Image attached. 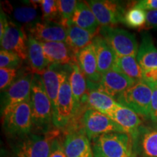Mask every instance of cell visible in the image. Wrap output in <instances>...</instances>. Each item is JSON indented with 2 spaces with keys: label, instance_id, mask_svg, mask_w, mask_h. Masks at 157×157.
Segmentation results:
<instances>
[{
  "label": "cell",
  "instance_id": "33",
  "mask_svg": "<svg viewBox=\"0 0 157 157\" xmlns=\"http://www.w3.org/2000/svg\"><path fill=\"white\" fill-rule=\"evenodd\" d=\"M18 76L16 68H0V90L4 92L14 82Z\"/></svg>",
  "mask_w": 157,
  "mask_h": 157
},
{
  "label": "cell",
  "instance_id": "38",
  "mask_svg": "<svg viewBox=\"0 0 157 157\" xmlns=\"http://www.w3.org/2000/svg\"><path fill=\"white\" fill-rule=\"evenodd\" d=\"M9 25V21L5 12L1 9V15H0V39L2 38L6 30Z\"/></svg>",
  "mask_w": 157,
  "mask_h": 157
},
{
  "label": "cell",
  "instance_id": "10",
  "mask_svg": "<svg viewBox=\"0 0 157 157\" xmlns=\"http://www.w3.org/2000/svg\"><path fill=\"white\" fill-rule=\"evenodd\" d=\"M100 26H113L123 23L127 10L119 2L109 0H90L87 2Z\"/></svg>",
  "mask_w": 157,
  "mask_h": 157
},
{
  "label": "cell",
  "instance_id": "8",
  "mask_svg": "<svg viewBox=\"0 0 157 157\" xmlns=\"http://www.w3.org/2000/svg\"><path fill=\"white\" fill-rule=\"evenodd\" d=\"M2 119L4 129L10 136L21 137L30 134L33 129L30 100L19 104Z\"/></svg>",
  "mask_w": 157,
  "mask_h": 157
},
{
  "label": "cell",
  "instance_id": "13",
  "mask_svg": "<svg viewBox=\"0 0 157 157\" xmlns=\"http://www.w3.org/2000/svg\"><path fill=\"white\" fill-rule=\"evenodd\" d=\"M84 129H72L63 140L66 157H94L92 144Z\"/></svg>",
  "mask_w": 157,
  "mask_h": 157
},
{
  "label": "cell",
  "instance_id": "11",
  "mask_svg": "<svg viewBox=\"0 0 157 157\" xmlns=\"http://www.w3.org/2000/svg\"><path fill=\"white\" fill-rule=\"evenodd\" d=\"M1 41L2 50L16 54L22 60L28 59V35L25 28L12 20Z\"/></svg>",
  "mask_w": 157,
  "mask_h": 157
},
{
  "label": "cell",
  "instance_id": "21",
  "mask_svg": "<svg viewBox=\"0 0 157 157\" xmlns=\"http://www.w3.org/2000/svg\"><path fill=\"white\" fill-rule=\"evenodd\" d=\"M27 5L17 6L15 7H11L10 12L12 13L14 22L22 25L27 29L32 27L41 20V15L39 11V0L29 1Z\"/></svg>",
  "mask_w": 157,
  "mask_h": 157
},
{
  "label": "cell",
  "instance_id": "12",
  "mask_svg": "<svg viewBox=\"0 0 157 157\" xmlns=\"http://www.w3.org/2000/svg\"><path fill=\"white\" fill-rule=\"evenodd\" d=\"M135 82L124 74L111 70L102 74L101 81L97 83V89L110 97L117 98Z\"/></svg>",
  "mask_w": 157,
  "mask_h": 157
},
{
  "label": "cell",
  "instance_id": "4",
  "mask_svg": "<svg viewBox=\"0 0 157 157\" xmlns=\"http://www.w3.org/2000/svg\"><path fill=\"white\" fill-rule=\"evenodd\" d=\"M60 137L58 129L19 137L13 147L17 157H49L53 141Z\"/></svg>",
  "mask_w": 157,
  "mask_h": 157
},
{
  "label": "cell",
  "instance_id": "15",
  "mask_svg": "<svg viewBox=\"0 0 157 157\" xmlns=\"http://www.w3.org/2000/svg\"><path fill=\"white\" fill-rule=\"evenodd\" d=\"M87 92L83 98L82 105L87 104L89 109H93L108 115L119 105L116 100L97 89V83L87 79Z\"/></svg>",
  "mask_w": 157,
  "mask_h": 157
},
{
  "label": "cell",
  "instance_id": "36",
  "mask_svg": "<svg viewBox=\"0 0 157 157\" xmlns=\"http://www.w3.org/2000/svg\"><path fill=\"white\" fill-rule=\"evenodd\" d=\"M151 104V119L157 124V85L152 87Z\"/></svg>",
  "mask_w": 157,
  "mask_h": 157
},
{
  "label": "cell",
  "instance_id": "19",
  "mask_svg": "<svg viewBox=\"0 0 157 157\" xmlns=\"http://www.w3.org/2000/svg\"><path fill=\"white\" fill-rule=\"evenodd\" d=\"M92 44L95 49L100 74L102 75L109 71L113 70L117 56L106 40L100 34H97L94 37Z\"/></svg>",
  "mask_w": 157,
  "mask_h": 157
},
{
  "label": "cell",
  "instance_id": "1",
  "mask_svg": "<svg viewBox=\"0 0 157 157\" xmlns=\"http://www.w3.org/2000/svg\"><path fill=\"white\" fill-rule=\"evenodd\" d=\"M30 104L32 113L33 129L39 133L51 130L53 124V110L51 101L45 90L42 76L34 74L31 84Z\"/></svg>",
  "mask_w": 157,
  "mask_h": 157
},
{
  "label": "cell",
  "instance_id": "22",
  "mask_svg": "<svg viewBox=\"0 0 157 157\" xmlns=\"http://www.w3.org/2000/svg\"><path fill=\"white\" fill-rule=\"evenodd\" d=\"M28 61L29 70L34 74L42 75L50 63L44 56L40 42L28 34Z\"/></svg>",
  "mask_w": 157,
  "mask_h": 157
},
{
  "label": "cell",
  "instance_id": "18",
  "mask_svg": "<svg viewBox=\"0 0 157 157\" xmlns=\"http://www.w3.org/2000/svg\"><path fill=\"white\" fill-rule=\"evenodd\" d=\"M39 42L42 45L45 57L50 64L64 66L77 63L76 56L65 42Z\"/></svg>",
  "mask_w": 157,
  "mask_h": 157
},
{
  "label": "cell",
  "instance_id": "7",
  "mask_svg": "<svg viewBox=\"0 0 157 157\" xmlns=\"http://www.w3.org/2000/svg\"><path fill=\"white\" fill-rule=\"evenodd\" d=\"M98 34L106 40L117 57H137L139 47L134 34L113 26L100 27Z\"/></svg>",
  "mask_w": 157,
  "mask_h": 157
},
{
  "label": "cell",
  "instance_id": "16",
  "mask_svg": "<svg viewBox=\"0 0 157 157\" xmlns=\"http://www.w3.org/2000/svg\"><path fill=\"white\" fill-rule=\"evenodd\" d=\"M107 116L119 125L124 133L130 135L132 139L138 136L142 121L139 115L132 110L119 104Z\"/></svg>",
  "mask_w": 157,
  "mask_h": 157
},
{
  "label": "cell",
  "instance_id": "20",
  "mask_svg": "<svg viewBox=\"0 0 157 157\" xmlns=\"http://www.w3.org/2000/svg\"><path fill=\"white\" fill-rule=\"evenodd\" d=\"M76 58L78 65L87 79L95 83L100 82L102 75L98 71L97 58L93 44L79 51Z\"/></svg>",
  "mask_w": 157,
  "mask_h": 157
},
{
  "label": "cell",
  "instance_id": "32",
  "mask_svg": "<svg viewBox=\"0 0 157 157\" xmlns=\"http://www.w3.org/2000/svg\"><path fill=\"white\" fill-rule=\"evenodd\" d=\"M21 63H22V60L16 54L1 49V51H0V67L17 69L21 66Z\"/></svg>",
  "mask_w": 157,
  "mask_h": 157
},
{
  "label": "cell",
  "instance_id": "2",
  "mask_svg": "<svg viewBox=\"0 0 157 157\" xmlns=\"http://www.w3.org/2000/svg\"><path fill=\"white\" fill-rule=\"evenodd\" d=\"M94 157H135L132 138L126 133L104 134L92 140Z\"/></svg>",
  "mask_w": 157,
  "mask_h": 157
},
{
  "label": "cell",
  "instance_id": "34",
  "mask_svg": "<svg viewBox=\"0 0 157 157\" xmlns=\"http://www.w3.org/2000/svg\"><path fill=\"white\" fill-rule=\"evenodd\" d=\"M49 157H66L64 151L63 142L60 140V137H57L52 143V150Z\"/></svg>",
  "mask_w": 157,
  "mask_h": 157
},
{
  "label": "cell",
  "instance_id": "31",
  "mask_svg": "<svg viewBox=\"0 0 157 157\" xmlns=\"http://www.w3.org/2000/svg\"><path fill=\"white\" fill-rule=\"evenodd\" d=\"M40 9L42 10V21H58V1L55 0H41Z\"/></svg>",
  "mask_w": 157,
  "mask_h": 157
},
{
  "label": "cell",
  "instance_id": "23",
  "mask_svg": "<svg viewBox=\"0 0 157 157\" xmlns=\"http://www.w3.org/2000/svg\"><path fill=\"white\" fill-rule=\"evenodd\" d=\"M71 22L93 34H98L100 25L87 2H78Z\"/></svg>",
  "mask_w": 157,
  "mask_h": 157
},
{
  "label": "cell",
  "instance_id": "3",
  "mask_svg": "<svg viewBox=\"0 0 157 157\" xmlns=\"http://www.w3.org/2000/svg\"><path fill=\"white\" fill-rule=\"evenodd\" d=\"M70 71L71 65H66L53 112L52 122L57 129L66 128L69 126L78 113L70 85Z\"/></svg>",
  "mask_w": 157,
  "mask_h": 157
},
{
  "label": "cell",
  "instance_id": "35",
  "mask_svg": "<svg viewBox=\"0 0 157 157\" xmlns=\"http://www.w3.org/2000/svg\"><path fill=\"white\" fill-rule=\"evenodd\" d=\"M157 29V10L146 11V23L143 30Z\"/></svg>",
  "mask_w": 157,
  "mask_h": 157
},
{
  "label": "cell",
  "instance_id": "6",
  "mask_svg": "<svg viewBox=\"0 0 157 157\" xmlns=\"http://www.w3.org/2000/svg\"><path fill=\"white\" fill-rule=\"evenodd\" d=\"M34 74L30 70L17 76L16 79L2 95L1 114L5 117L13 109L23 102L29 101L31 84Z\"/></svg>",
  "mask_w": 157,
  "mask_h": 157
},
{
  "label": "cell",
  "instance_id": "37",
  "mask_svg": "<svg viewBox=\"0 0 157 157\" xmlns=\"http://www.w3.org/2000/svg\"><path fill=\"white\" fill-rule=\"evenodd\" d=\"M135 6L146 11L156 10H157V0H141L137 2Z\"/></svg>",
  "mask_w": 157,
  "mask_h": 157
},
{
  "label": "cell",
  "instance_id": "5",
  "mask_svg": "<svg viewBox=\"0 0 157 157\" xmlns=\"http://www.w3.org/2000/svg\"><path fill=\"white\" fill-rule=\"evenodd\" d=\"M152 87L145 81L136 82L116 98L121 105L126 106L138 115L149 117L151 104Z\"/></svg>",
  "mask_w": 157,
  "mask_h": 157
},
{
  "label": "cell",
  "instance_id": "30",
  "mask_svg": "<svg viewBox=\"0 0 157 157\" xmlns=\"http://www.w3.org/2000/svg\"><path fill=\"white\" fill-rule=\"evenodd\" d=\"M78 2L75 0H58V23L65 28L71 24V19L75 11Z\"/></svg>",
  "mask_w": 157,
  "mask_h": 157
},
{
  "label": "cell",
  "instance_id": "28",
  "mask_svg": "<svg viewBox=\"0 0 157 157\" xmlns=\"http://www.w3.org/2000/svg\"><path fill=\"white\" fill-rule=\"evenodd\" d=\"M123 23L129 28L143 30L146 23V11L136 7L134 4L125 13Z\"/></svg>",
  "mask_w": 157,
  "mask_h": 157
},
{
  "label": "cell",
  "instance_id": "17",
  "mask_svg": "<svg viewBox=\"0 0 157 157\" xmlns=\"http://www.w3.org/2000/svg\"><path fill=\"white\" fill-rule=\"evenodd\" d=\"M66 65L50 64L41 76L44 86L52 105L53 112L56 109L57 100L60 90V84Z\"/></svg>",
  "mask_w": 157,
  "mask_h": 157
},
{
  "label": "cell",
  "instance_id": "29",
  "mask_svg": "<svg viewBox=\"0 0 157 157\" xmlns=\"http://www.w3.org/2000/svg\"><path fill=\"white\" fill-rule=\"evenodd\" d=\"M140 145L143 157H157V129H146L141 133Z\"/></svg>",
  "mask_w": 157,
  "mask_h": 157
},
{
  "label": "cell",
  "instance_id": "9",
  "mask_svg": "<svg viewBox=\"0 0 157 157\" xmlns=\"http://www.w3.org/2000/svg\"><path fill=\"white\" fill-rule=\"evenodd\" d=\"M84 131L90 140L104 134L113 132L124 133L123 129L109 116L93 109H87L82 119Z\"/></svg>",
  "mask_w": 157,
  "mask_h": 157
},
{
  "label": "cell",
  "instance_id": "25",
  "mask_svg": "<svg viewBox=\"0 0 157 157\" xmlns=\"http://www.w3.org/2000/svg\"><path fill=\"white\" fill-rule=\"evenodd\" d=\"M95 36L96 34H92L88 31L71 23L66 28V39L65 43L68 45L72 52L76 56L82 49L93 43Z\"/></svg>",
  "mask_w": 157,
  "mask_h": 157
},
{
  "label": "cell",
  "instance_id": "14",
  "mask_svg": "<svg viewBox=\"0 0 157 157\" xmlns=\"http://www.w3.org/2000/svg\"><path fill=\"white\" fill-rule=\"evenodd\" d=\"M27 30L28 34L39 42H66V29L56 21L42 20Z\"/></svg>",
  "mask_w": 157,
  "mask_h": 157
},
{
  "label": "cell",
  "instance_id": "26",
  "mask_svg": "<svg viewBox=\"0 0 157 157\" xmlns=\"http://www.w3.org/2000/svg\"><path fill=\"white\" fill-rule=\"evenodd\" d=\"M86 76L77 63L71 64L69 82L72 94L78 111L82 107V102L87 92Z\"/></svg>",
  "mask_w": 157,
  "mask_h": 157
},
{
  "label": "cell",
  "instance_id": "27",
  "mask_svg": "<svg viewBox=\"0 0 157 157\" xmlns=\"http://www.w3.org/2000/svg\"><path fill=\"white\" fill-rule=\"evenodd\" d=\"M113 70L124 74L135 82L143 81V70L135 57H117Z\"/></svg>",
  "mask_w": 157,
  "mask_h": 157
},
{
  "label": "cell",
  "instance_id": "24",
  "mask_svg": "<svg viewBox=\"0 0 157 157\" xmlns=\"http://www.w3.org/2000/svg\"><path fill=\"white\" fill-rule=\"evenodd\" d=\"M137 60L143 70L157 69V48L148 33H143L137 55Z\"/></svg>",
  "mask_w": 157,
  "mask_h": 157
}]
</instances>
